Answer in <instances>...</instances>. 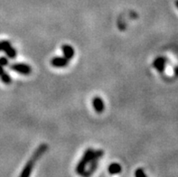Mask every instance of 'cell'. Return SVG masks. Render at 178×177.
Segmentation results:
<instances>
[{"label":"cell","instance_id":"3","mask_svg":"<svg viewBox=\"0 0 178 177\" xmlns=\"http://www.w3.org/2000/svg\"><path fill=\"white\" fill-rule=\"evenodd\" d=\"M1 43V47L2 51L6 54L7 58L9 59H15L16 57V50L13 47L11 43L7 40H4Z\"/></svg>","mask_w":178,"mask_h":177},{"label":"cell","instance_id":"4","mask_svg":"<svg viewBox=\"0 0 178 177\" xmlns=\"http://www.w3.org/2000/svg\"><path fill=\"white\" fill-rule=\"evenodd\" d=\"M10 70L23 75H28L32 72V68L30 65L25 63H21V62H16L10 65Z\"/></svg>","mask_w":178,"mask_h":177},{"label":"cell","instance_id":"2","mask_svg":"<svg viewBox=\"0 0 178 177\" xmlns=\"http://www.w3.org/2000/svg\"><path fill=\"white\" fill-rule=\"evenodd\" d=\"M103 154H104L103 150H100V149L95 150L93 158H92L91 161L90 162L88 168L86 169L85 173L83 174L84 176H90V175H91L95 172L97 167H98V164H99L98 162H99V160L103 156Z\"/></svg>","mask_w":178,"mask_h":177},{"label":"cell","instance_id":"5","mask_svg":"<svg viewBox=\"0 0 178 177\" xmlns=\"http://www.w3.org/2000/svg\"><path fill=\"white\" fill-rule=\"evenodd\" d=\"M69 62H70V60L65 58L64 56L62 57L56 56L51 60V65L54 68H64L68 66Z\"/></svg>","mask_w":178,"mask_h":177},{"label":"cell","instance_id":"13","mask_svg":"<svg viewBox=\"0 0 178 177\" xmlns=\"http://www.w3.org/2000/svg\"><path fill=\"white\" fill-rule=\"evenodd\" d=\"M0 65L3 66V67H6V66H8L9 65V61L6 57H4V56H1L0 57Z\"/></svg>","mask_w":178,"mask_h":177},{"label":"cell","instance_id":"9","mask_svg":"<svg viewBox=\"0 0 178 177\" xmlns=\"http://www.w3.org/2000/svg\"><path fill=\"white\" fill-rule=\"evenodd\" d=\"M153 66L158 72H163L166 70V59L164 57H157L153 61Z\"/></svg>","mask_w":178,"mask_h":177},{"label":"cell","instance_id":"1","mask_svg":"<svg viewBox=\"0 0 178 177\" xmlns=\"http://www.w3.org/2000/svg\"><path fill=\"white\" fill-rule=\"evenodd\" d=\"M94 152L95 150L93 148H88L84 154H83V157L81 158V160L79 161V163L76 165V173L78 175H83V174L85 173L86 169H87V166L89 165L90 162L91 161V159L93 158V155H94Z\"/></svg>","mask_w":178,"mask_h":177},{"label":"cell","instance_id":"14","mask_svg":"<svg viewBox=\"0 0 178 177\" xmlns=\"http://www.w3.org/2000/svg\"><path fill=\"white\" fill-rule=\"evenodd\" d=\"M4 72H5V70H4V67L0 65V76H1V75H2V74L4 73Z\"/></svg>","mask_w":178,"mask_h":177},{"label":"cell","instance_id":"7","mask_svg":"<svg viewBox=\"0 0 178 177\" xmlns=\"http://www.w3.org/2000/svg\"><path fill=\"white\" fill-rule=\"evenodd\" d=\"M36 161L34 160L33 158H30L27 163L25 164L24 167L23 168V171L22 173L20 174V177H28L31 175L32 172H33V169L35 167V165H36Z\"/></svg>","mask_w":178,"mask_h":177},{"label":"cell","instance_id":"12","mask_svg":"<svg viewBox=\"0 0 178 177\" xmlns=\"http://www.w3.org/2000/svg\"><path fill=\"white\" fill-rule=\"evenodd\" d=\"M135 176L146 177V174L145 173V171L143 170L142 168H138V169H137L136 172H135Z\"/></svg>","mask_w":178,"mask_h":177},{"label":"cell","instance_id":"6","mask_svg":"<svg viewBox=\"0 0 178 177\" xmlns=\"http://www.w3.org/2000/svg\"><path fill=\"white\" fill-rule=\"evenodd\" d=\"M91 104H92V107L93 108L95 109V111L98 113V114H100L104 111L105 109V104H104V101L103 99L99 97V96H96L92 99L91 100Z\"/></svg>","mask_w":178,"mask_h":177},{"label":"cell","instance_id":"15","mask_svg":"<svg viewBox=\"0 0 178 177\" xmlns=\"http://www.w3.org/2000/svg\"><path fill=\"white\" fill-rule=\"evenodd\" d=\"M176 7L178 8V0H176Z\"/></svg>","mask_w":178,"mask_h":177},{"label":"cell","instance_id":"10","mask_svg":"<svg viewBox=\"0 0 178 177\" xmlns=\"http://www.w3.org/2000/svg\"><path fill=\"white\" fill-rule=\"evenodd\" d=\"M121 171H122V167L118 163H112L108 167V172L109 175H118L121 173Z\"/></svg>","mask_w":178,"mask_h":177},{"label":"cell","instance_id":"11","mask_svg":"<svg viewBox=\"0 0 178 177\" xmlns=\"http://www.w3.org/2000/svg\"><path fill=\"white\" fill-rule=\"evenodd\" d=\"M0 79H1V81L3 82V83L6 84V85H9V84H11V82H12V79H11L10 75H9L7 72H6V71L0 76Z\"/></svg>","mask_w":178,"mask_h":177},{"label":"cell","instance_id":"8","mask_svg":"<svg viewBox=\"0 0 178 177\" xmlns=\"http://www.w3.org/2000/svg\"><path fill=\"white\" fill-rule=\"evenodd\" d=\"M61 52H62L63 56L68 60L72 59L74 57V54H75L74 49L70 44H62L61 45Z\"/></svg>","mask_w":178,"mask_h":177},{"label":"cell","instance_id":"16","mask_svg":"<svg viewBox=\"0 0 178 177\" xmlns=\"http://www.w3.org/2000/svg\"><path fill=\"white\" fill-rule=\"evenodd\" d=\"M2 51V47H1V43H0V52Z\"/></svg>","mask_w":178,"mask_h":177}]
</instances>
